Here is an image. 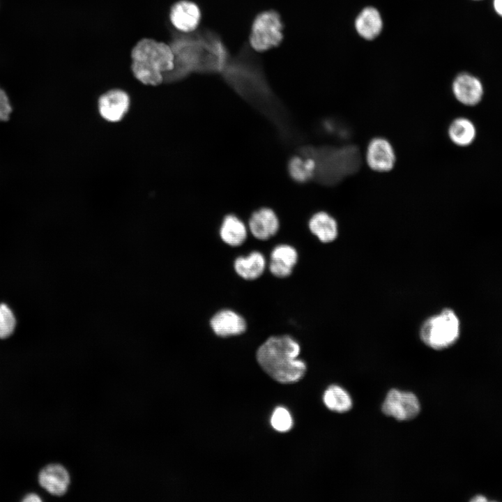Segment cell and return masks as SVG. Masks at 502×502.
Returning <instances> with one entry per match:
<instances>
[{
    "instance_id": "e0dca14e",
    "label": "cell",
    "mask_w": 502,
    "mask_h": 502,
    "mask_svg": "<svg viewBox=\"0 0 502 502\" xmlns=\"http://www.w3.org/2000/svg\"><path fill=\"white\" fill-rule=\"evenodd\" d=\"M448 135L450 141L458 146L471 144L476 136L473 123L467 118L457 117L452 120L448 128Z\"/></svg>"
},
{
    "instance_id": "44dd1931",
    "label": "cell",
    "mask_w": 502,
    "mask_h": 502,
    "mask_svg": "<svg viewBox=\"0 0 502 502\" xmlns=\"http://www.w3.org/2000/svg\"><path fill=\"white\" fill-rule=\"evenodd\" d=\"M315 168L314 159L301 152L300 155L292 157L288 165L290 176L297 183H305L314 178Z\"/></svg>"
},
{
    "instance_id": "30bf717a",
    "label": "cell",
    "mask_w": 502,
    "mask_h": 502,
    "mask_svg": "<svg viewBox=\"0 0 502 502\" xmlns=\"http://www.w3.org/2000/svg\"><path fill=\"white\" fill-rule=\"evenodd\" d=\"M201 17L199 6L190 0H178L174 2L169 13L172 26L183 33L195 31L199 25Z\"/></svg>"
},
{
    "instance_id": "7a4b0ae2",
    "label": "cell",
    "mask_w": 502,
    "mask_h": 502,
    "mask_svg": "<svg viewBox=\"0 0 502 502\" xmlns=\"http://www.w3.org/2000/svg\"><path fill=\"white\" fill-rule=\"evenodd\" d=\"M301 348L289 335L272 336L257 351V360L272 379L280 383H294L305 374L307 366L298 359Z\"/></svg>"
},
{
    "instance_id": "603a6c76",
    "label": "cell",
    "mask_w": 502,
    "mask_h": 502,
    "mask_svg": "<svg viewBox=\"0 0 502 502\" xmlns=\"http://www.w3.org/2000/svg\"><path fill=\"white\" fill-rule=\"evenodd\" d=\"M271 425L279 432H287L293 426V420L289 411L284 407L278 406L271 417Z\"/></svg>"
},
{
    "instance_id": "5bb4252c",
    "label": "cell",
    "mask_w": 502,
    "mask_h": 502,
    "mask_svg": "<svg viewBox=\"0 0 502 502\" xmlns=\"http://www.w3.org/2000/svg\"><path fill=\"white\" fill-rule=\"evenodd\" d=\"M249 227L255 238L266 240L278 231L279 220L272 209L261 208L252 214L249 220Z\"/></svg>"
},
{
    "instance_id": "8fae6325",
    "label": "cell",
    "mask_w": 502,
    "mask_h": 502,
    "mask_svg": "<svg viewBox=\"0 0 502 502\" xmlns=\"http://www.w3.org/2000/svg\"><path fill=\"white\" fill-rule=\"evenodd\" d=\"M452 91L456 100L466 106L478 105L484 94L480 80L468 73L458 74L452 84Z\"/></svg>"
},
{
    "instance_id": "277c9868",
    "label": "cell",
    "mask_w": 502,
    "mask_h": 502,
    "mask_svg": "<svg viewBox=\"0 0 502 502\" xmlns=\"http://www.w3.org/2000/svg\"><path fill=\"white\" fill-rule=\"evenodd\" d=\"M301 152L312 156L316 162L314 178L324 184H333L355 172L359 167L360 155L352 146L342 148L306 146Z\"/></svg>"
},
{
    "instance_id": "ffe728a7",
    "label": "cell",
    "mask_w": 502,
    "mask_h": 502,
    "mask_svg": "<svg viewBox=\"0 0 502 502\" xmlns=\"http://www.w3.org/2000/svg\"><path fill=\"white\" fill-rule=\"evenodd\" d=\"M323 402L330 411L340 413L350 411L353 406V400L349 393L336 384L331 385L325 390Z\"/></svg>"
},
{
    "instance_id": "f1b7e54d",
    "label": "cell",
    "mask_w": 502,
    "mask_h": 502,
    "mask_svg": "<svg viewBox=\"0 0 502 502\" xmlns=\"http://www.w3.org/2000/svg\"><path fill=\"white\" fill-rule=\"evenodd\" d=\"M476 1H480V0H476Z\"/></svg>"
},
{
    "instance_id": "83f0119b",
    "label": "cell",
    "mask_w": 502,
    "mask_h": 502,
    "mask_svg": "<svg viewBox=\"0 0 502 502\" xmlns=\"http://www.w3.org/2000/svg\"><path fill=\"white\" fill-rule=\"evenodd\" d=\"M41 499L36 494H30L26 496V497L23 499V501L24 502H36V501H41Z\"/></svg>"
},
{
    "instance_id": "484cf974",
    "label": "cell",
    "mask_w": 502,
    "mask_h": 502,
    "mask_svg": "<svg viewBox=\"0 0 502 502\" xmlns=\"http://www.w3.org/2000/svg\"><path fill=\"white\" fill-rule=\"evenodd\" d=\"M269 269L273 275L283 278L290 275L293 268L271 260Z\"/></svg>"
},
{
    "instance_id": "2e32d148",
    "label": "cell",
    "mask_w": 502,
    "mask_h": 502,
    "mask_svg": "<svg viewBox=\"0 0 502 502\" xmlns=\"http://www.w3.org/2000/svg\"><path fill=\"white\" fill-rule=\"evenodd\" d=\"M383 26L379 12L373 7L364 8L357 16L355 27L358 33L366 40H372L379 35Z\"/></svg>"
},
{
    "instance_id": "d6986e66",
    "label": "cell",
    "mask_w": 502,
    "mask_h": 502,
    "mask_svg": "<svg viewBox=\"0 0 502 502\" xmlns=\"http://www.w3.org/2000/svg\"><path fill=\"white\" fill-rule=\"evenodd\" d=\"M222 240L231 246L241 245L247 236L244 223L234 215H227L223 219L220 229Z\"/></svg>"
},
{
    "instance_id": "3957f363",
    "label": "cell",
    "mask_w": 502,
    "mask_h": 502,
    "mask_svg": "<svg viewBox=\"0 0 502 502\" xmlns=\"http://www.w3.org/2000/svg\"><path fill=\"white\" fill-rule=\"evenodd\" d=\"M131 71L142 84L158 87L163 75L174 67V55L169 44L150 38L139 40L131 51Z\"/></svg>"
},
{
    "instance_id": "9c48e42d",
    "label": "cell",
    "mask_w": 502,
    "mask_h": 502,
    "mask_svg": "<svg viewBox=\"0 0 502 502\" xmlns=\"http://www.w3.org/2000/svg\"><path fill=\"white\" fill-rule=\"evenodd\" d=\"M130 106V95L120 88L108 89L98 99L99 114L103 119L109 123L121 121L128 113Z\"/></svg>"
},
{
    "instance_id": "8992f818",
    "label": "cell",
    "mask_w": 502,
    "mask_h": 502,
    "mask_svg": "<svg viewBox=\"0 0 502 502\" xmlns=\"http://www.w3.org/2000/svg\"><path fill=\"white\" fill-rule=\"evenodd\" d=\"M282 29V22L277 12H262L253 21L250 36V45L257 52L277 47L283 39Z\"/></svg>"
},
{
    "instance_id": "ac0fdd59",
    "label": "cell",
    "mask_w": 502,
    "mask_h": 502,
    "mask_svg": "<svg viewBox=\"0 0 502 502\" xmlns=\"http://www.w3.org/2000/svg\"><path fill=\"white\" fill-rule=\"evenodd\" d=\"M266 260L264 255L258 252H252L246 257H239L234 261L236 272L245 280H254L264 272Z\"/></svg>"
},
{
    "instance_id": "4316f807",
    "label": "cell",
    "mask_w": 502,
    "mask_h": 502,
    "mask_svg": "<svg viewBox=\"0 0 502 502\" xmlns=\"http://www.w3.org/2000/svg\"><path fill=\"white\" fill-rule=\"evenodd\" d=\"M493 6L496 13L502 17V0H494Z\"/></svg>"
},
{
    "instance_id": "d4e9b609",
    "label": "cell",
    "mask_w": 502,
    "mask_h": 502,
    "mask_svg": "<svg viewBox=\"0 0 502 502\" xmlns=\"http://www.w3.org/2000/svg\"><path fill=\"white\" fill-rule=\"evenodd\" d=\"M12 112L11 105L6 92L0 88V121L9 119Z\"/></svg>"
},
{
    "instance_id": "7c38bea8",
    "label": "cell",
    "mask_w": 502,
    "mask_h": 502,
    "mask_svg": "<svg viewBox=\"0 0 502 502\" xmlns=\"http://www.w3.org/2000/svg\"><path fill=\"white\" fill-rule=\"evenodd\" d=\"M210 324L213 332L220 337L240 335L246 329L243 317L230 310L218 312L211 318Z\"/></svg>"
},
{
    "instance_id": "cb8c5ba5",
    "label": "cell",
    "mask_w": 502,
    "mask_h": 502,
    "mask_svg": "<svg viewBox=\"0 0 502 502\" xmlns=\"http://www.w3.org/2000/svg\"><path fill=\"white\" fill-rule=\"evenodd\" d=\"M16 324L11 310L5 304L0 305V338H6L13 332Z\"/></svg>"
},
{
    "instance_id": "4fadbf2b",
    "label": "cell",
    "mask_w": 502,
    "mask_h": 502,
    "mask_svg": "<svg viewBox=\"0 0 502 502\" xmlns=\"http://www.w3.org/2000/svg\"><path fill=\"white\" fill-rule=\"evenodd\" d=\"M38 481L49 493L61 496L67 491L70 484V476L63 466L52 464L40 472Z\"/></svg>"
},
{
    "instance_id": "5b68a950",
    "label": "cell",
    "mask_w": 502,
    "mask_h": 502,
    "mask_svg": "<svg viewBox=\"0 0 502 502\" xmlns=\"http://www.w3.org/2000/svg\"><path fill=\"white\" fill-rule=\"evenodd\" d=\"M459 330V321L455 313L452 310L445 309L424 321L420 337L429 347L441 350L457 340Z\"/></svg>"
},
{
    "instance_id": "9a60e30c",
    "label": "cell",
    "mask_w": 502,
    "mask_h": 502,
    "mask_svg": "<svg viewBox=\"0 0 502 502\" xmlns=\"http://www.w3.org/2000/svg\"><path fill=\"white\" fill-rule=\"evenodd\" d=\"M308 226L311 232L323 243L332 242L338 235L337 221L325 211L315 213L310 218Z\"/></svg>"
},
{
    "instance_id": "ba28073f",
    "label": "cell",
    "mask_w": 502,
    "mask_h": 502,
    "mask_svg": "<svg viewBox=\"0 0 502 502\" xmlns=\"http://www.w3.org/2000/svg\"><path fill=\"white\" fill-rule=\"evenodd\" d=\"M368 167L374 172L391 171L396 163L395 151L390 142L383 137H375L368 142L365 154Z\"/></svg>"
},
{
    "instance_id": "7402d4cb",
    "label": "cell",
    "mask_w": 502,
    "mask_h": 502,
    "mask_svg": "<svg viewBox=\"0 0 502 502\" xmlns=\"http://www.w3.org/2000/svg\"><path fill=\"white\" fill-rule=\"evenodd\" d=\"M297 259L296 249L289 245H277L271 254V260L291 268L296 265Z\"/></svg>"
},
{
    "instance_id": "6da1fadb",
    "label": "cell",
    "mask_w": 502,
    "mask_h": 502,
    "mask_svg": "<svg viewBox=\"0 0 502 502\" xmlns=\"http://www.w3.org/2000/svg\"><path fill=\"white\" fill-rule=\"evenodd\" d=\"M174 55V69L163 75L162 84L175 83L192 73L220 71L225 52L215 40L206 42V34L200 31L183 33L174 29L169 42Z\"/></svg>"
},
{
    "instance_id": "52a82bcc",
    "label": "cell",
    "mask_w": 502,
    "mask_h": 502,
    "mask_svg": "<svg viewBox=\"0 0 502 502\" xmlns=\"http://www.w3.org/2000/svg\"><path fill=\"white\" fill-rule=\"evenodd\" d=\"M382 412L400 421L415 418L420 413V404L417 396L409 391L391 389L381 406Z\"/></svg>"
}]
</instances>
